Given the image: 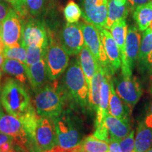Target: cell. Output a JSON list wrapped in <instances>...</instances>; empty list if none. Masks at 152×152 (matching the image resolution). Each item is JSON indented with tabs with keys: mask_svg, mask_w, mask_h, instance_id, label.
Returning <instances> with one entry per match:
<instances>
[{
	"mask_svg": "<svg viewBox=\"0 0 152 152\" xmlns=\"http://www.w3.org/2000/svg\"><path fill=\"white\" fill-rule=\"evenodd\" d=\"M0 102L4 109L17 118L22 116L33 106L26 87L11 77L6 79L4 83L0 93Z\"/></svg>",
	"mask_w": 152,
	"mask_h": 152,
	"instance_id": "1",
	"label": "cell"
},
{
	"mask_svg": "<svg viewBox=\"0 0 152 152\" xmlns=\"http://www.w3.org/2000/svg\"><path fill=\"white\" fill-rule=\"evenodd\" d=\"M64 96L56 80L54 83L44 85L35 92L33 106L40 117L54 118L63 112Z\"/></svg>",
	"mask_w": 152,
	"mask_h": 152,
	"instance_id": "2",
	"label": "cell"
},
{
	"mask_svg": "<svg viewBox=\"0 0 152 152\" xmlns=\"http://www.w3.org/2000/svg\"><path fill=\"white\" fill-rule=\"evenodd\" d=\"M47 68V78L56 80L69 64V55L52 32L49 31V44L44 56Z\"/></svg>",
	"mask_w": 152,
	"mask_h": 152,
	"instance_id": "3",
	"label": "cell"
},
{
	"mask_svg": "<svg viewBox=\"0 0 152 152\" xmlns=\"http://www.w3.org/2000/svg\"><path fill=\"white\" fill-rule=\"evenodd\" d=\"M64 83L76 103L81 107H86L88 105L89 88L78 58L71 61L64 76Z\"/></svg>",
	"mask_w": 152,
	"mask_h": 152,
	"instance_id": "4",
	"label": "cell"
},
{
	"mask_svg": "<svg viewBox=\"0 0 152 152\" xmlns=\"http://www.w3.org/2000/svg\"><path fill=\"white\" fill-rule=\"evenodd\" d=\"M58 145L64 149L76 147L82 141V132L78 122L70 113H65L52 118Z\"/></svg>",
	"mask_w": 152,
	"mask_h": 152,
	"instance_id": "5",
	"label": "cell"
},
{
	"mask_svg": "<svg viewBox=\"0 0 152 152\" xmlns=\"http://www.w3.org/2000/svg\"><path fill=\"white\" fill-rule=\"evenodd\" d=\"M49 44V31L41 19L28 16L23 18L21 42L25 48L39 47L46 49Z\"/></svg>",
	"mask_w": 152,
	"mask_h": 152,
	"instance_id": "6",
	"label": "cell"
},
{
	"mask_svg": "<svg viewBox=\"0 0 152 152\" xmlns=\"http://www.w3.org/2000/svg\"><path fill=\"white\" fill-rule=\"evenodd\" d=\"M78 23L83 32L85 46L90 49L99 65L108 69L111 73L109 61L97 28L94 25L87 21L82 20L78 22Z\"/></svg>",
	"mask_w": 152,
	"mask_h": 152,
	"instance_id": "7",
	"label": "cell"
},
{
	"mask_svg": "<svg viewBox=\"0 0 152 152\" xmlns=\"http://www.w3.org/2000/svg\"><path fill=\"white\" fill-rule=\"evenodd\" d=\"M115 92L130 109L137 103L142 94V87L135 77L121 75L113 79Z\"/></svg>",
	"mask_w": 152,
	"mask_h": 152,
	"instance_id": "8",
	"label": "cell"
},
{
	"mask_svg": "<svg viewBox=\"0 0 152 152\" xmlns=\"http://www.w3.org/2000/svg\"><path fill=\"white\" fill-rule=\"evenodd\" d=\"M58 39L69 56L79 54L85 46L83 32L78 23H67L60 31Z\"/></svg>",
	"mask_w": 152,
	"mask_h": 152,
	"instance_id": "9",
	"label": "cell"
},
{
	"mask_svg": "<svg viewBox=\"0 0 152 152\" xmlns=\"http://www.w3.org/2000/svg\"><path fill=\"white\" fill-rule=\"evenodd\" d=\"M23 18L13 8H10L2 21L1 37L5 47L20 45Z\"/></svg>",
	"mask_w": 152,
	"mask_h": 152,
	"instance_id": "10",
	"label": "cell"
},
{
	"mask_svg": "<svg viewBox=\"0 0 152 152\" xmlns=\"http://www.w3.org/2000/svg\"><path fill=\"white\" fill-rule=\"evenodd\" d=\"M82 15L85 21L96 28H104L108 16V0H81Z\"/></svg>",
	"mask_w": 152,
	"mask_h": 152,
	"instance_id": "11",
	"label": "cell"
},
{
	"mask_svg": "<svg viewBox=\"0 0 152 152\" xmlns=\"http://www.w3.org/2000/svg\"><path fill=\"white\" fill-rule=\"evenodd\" d=\"M35 141L41 152L58 146V138L52 118L39 117L35 131Z\"/></svg>",
	"mask_w": 152,
	"mask_h": 152,
	"instance_id": "12",
	"label": "cell"
},
{
	"mask_svg": "<svg viewBox=\"0 0 152 152\" xmlns=\"http://www.w3.org/2000/svg\"><path fill=\"white\" fill-rule=\"evenodd\" d=\"M0 132L12 136L20 147L28 150V137L22 123L14 115L4 113L0 102Z\"/></svg>",
	"mask_w": 152,
	"mask_h": 152,
	"instance_id": "13",
	"label": "cell"
},
{
	"mask_svg": "<svg viewBox=\"0 0 152 152\" xmlns=\"http://www.w3.org/2000/svg\"><path fill=\"white\" fill-rule=\"evenodd\" d=\"M104 51L109 61L112 74L116 73L121 67V59L120 51L113 36L108 30L104 28H97Z\"/></svg>",
	"mask_w": 152,
	"mask_h": 152,
	"instance_id": "14",
	"label": "cell"
},
{
	"mask_svg": "<svg viewBox=\"0 0 152 152\" xmlns=\"http://www.w3.org/2000/svg\"><path fill=\"white\" fill-rule=\"evenodd\" d=\"M141 35L140 30L134 25H131L127 30L125 39V56L127 64L131 71H133L134 64L138 58Z\"/></svg>",
	"mask_w": 152,
	"mask_h": 152,
	"instance_id": "15",
	"label": "cell"
},
{
	"mask_svg": "<svg viewBox=\"0 0 152 152\" xmlns=\"http://www.w3.org/2000/svg\"><path fill=\"white\" fill-rule=\"evenodd\" d=\"M130 13L128 0H108L107 20L104 28L110 30L114 23L126 19Z\"/></svg>",
	"mask_w": 152,
	"mask_h": 152,
	"instance_id": "16",
	"label": "cell"
},
{
	"mask_svg": "<svg viewBox=\"0 0 152 152\" xmlns=\"http://www.w3.org/2000/svg\"><path fill=\"white\" fill-rule=\"evenodd\" d=\"M104 121L110 137L115 139L118 142L126 137L132 131L129 120L119 119L108 113Z\"/></svg>",
	"mask_w": 152,
	"mask_h": 152,
	"instance_id": "17",
	"label": "cell"
},
{
	"mask_svg": "<svg viewBox=\"0 0 152 152\" xmlns=\"http://www.w3.org/2000/svg\"><path fill=\"white\" fill-rule=\"evenodd\" d=\"M107 73H111L106 68L99 66L97 71L93 76L88 92V105L91 109L96 112L99 105L100 90L102 83ZM112 75V74H111Z\"/></svg>",
	"mask_w": 152,
	"mask_h": 152,
	"instance_id": "18",
	"label": "cell"
},
{
	"mask_svg": "<svg viewBox=\"0 0 152 152\" xmlns=\"http://www.w3.org/2000/svg\"><path fill=\"white\" fill-rule=\"evenodd\" d=\"M109 84L110 94L109 113L113 116L118 118L119 119L129 120L128 116L130 114V107L117 94L112 78L110 79Z\"/></svg>",
	"mask_w": 152,
	"mask_h": 152,
	"instance_id": "19",
	"label": "cell"
},
{
	"mask_svg": "<svg viewBox=\"0 0 152 152\" xmlns=\"http://www.w3.org/2000/svg\"><path fill=\"white\" fill-rule=\"evenodd\" d=\"M28 80L33 90L36 92L45 85L47 77L46 64L42 59L31 66H26Z\"/></svg>",
	"mask_w": 152,
	"mask_h": 152,
	"instance_id": "20",
	"label": "cell"
},
{
	"mask_svg": "<svg viewBox=\"0 0 152 152\" xmlns=\"http://www.w3.org/2000/svg\"><path fill=\"white\" fill-rule=\"evenodd\" d=\"M78 59L89 88L93 76L97 71L99 65L94 58V57L93 56L90 49L86 46L83 47L81 52H80Z\"/></svg>",
	"mask_w": 152,
	"mask_h": 152,
	"instance_id": "21",
	"label": "cell"
},
{
	"mask_svg": "<svg viewBox=\"0 0 152 152\" xmlns=\"http://www.w3.org/2000/svg\"><path fill=\"white\" fill-rule=\"evenodd\" d=\"M111 78V73H107L101 87L99 105L96 111V125L103 123L106 114L109 113L110 84L109 80Z\"/></svg>",
	"mask_w": 152,
	"mask_h": 152,
	"instance_id": "22",
	"label": "cell"
},
{
	"mask_svg": "<svg viewBox=\"0 0 152 152\" xmlns=\"http://www.w3.org/2000/svg\"><path fill=\"white\" fill-rule=\"evenodd\" d=\"M152 147V128L141 122L136 130L134 138L135 152H147Z\"/></svg>",
	"mask_w": 152,
	"mask_h": 152,
	"instance_id": "23",
	"label": "cell"
},
{
	"mask_svg": "<svg viewBox=\"0 0 152 152\" xmlns=\"http://www.w3.org/2000/svg\"><path fill=\"white\" fill-rule=\"evenodd\" d=\"M1 71L13 76L22 84H26L28 80L26 65L18 60L5 58L1 66Z\"/></svg>",
	"mask_w": 152,
	"mask_h": 152,
	"instance_id": "24",
	"label": "cell"
},
{
	"mask_svg": "<svg viewBox=\"0 0 152 152\" xmlns=\"http://www.w3.org/2000/svg\"><path fill=\"white\" fill-rule=\"evenodd\" d=\"M133 18L140 31H144L149 28L152 21V1L137 7L133 11Z\"/></svg>",
	"mask_w": 152,
	"mask_h": 152,
	"instance_id": "25",
	"label": "cell"
},
{
	"mask_svg": "<svg viewBox=\"0 0 152 152\" xmlns=\"http://www.w3.org/2000/svg\"><path fill=\"white\" fill-rule=\"evenodd\" d=\"M151 53H152V30L148 28L144 30L140 41L137 58L140 66H146L147 58Z\"/></svg>",
	"mask_w": 152,
	"mask_h": 152,
	"instance_id": "26",
	"label": "cell"
},
{
	"mask_svg": "<svg viewBox=\"0 0 152 152\" xmlns=\"http://www.w3.org/2000/svg\"><path fill=\"white\" fill-rule=\"evenodd\" d=\"M80 152H108L109 142L99 140L90 134L83 139L80 143Z\"/></svg>",
	"mask_w": 152,
	"mask_h": 152,
	"instance_id": "27",
	"label": "cell"
},
{
	"mask_svg": "<svg viewBox=\"0 0 152 152\" xmlns=\"http://www.w3.org/2000/svg\"><path fill=\"white\" fill-rule=\"evenodd\" d=\"M25 2L30 16L39 18L46 11L48 0H25Z\"/></svg>",
	"mask_w": 152,
	"mask_h": 152,
	"instance_id": "28",
	"label": "cell"
},
{
	"mask_svg": "<svg viewBox=\"0 0 152 152\" xmlns=\"http://www.w3.org/2000/svg\"><path fill=\"white\" fill-rule=\"evenodd\" d=\"M3 55L6 58L16 59L26 64L27 51L26 48L23 47L21 45L14 47H5Z\"/></svg>",
	"mask_w": 152,
	"mask_h": 152,
	"instance_id": "29",
	"label": "cell"
},
{
	"mask_svg": "<svg viewBox=\"0 0 152 152\" xmlns=\"http://www.w3.org/2000/svg\"><path fill=\"white\" fill-rule=\"evenodd\" d=\"M64 16L67 23H75L78 22L82 15V10L78 4L71 0L66 4L64 10Z\"/></svg>",
	"mask_w": 152,
	"mask_h": 152,
	"instance_id": "30",
	"label": "cell"
},
{
	"mask_svg": "<svg viewBox=\"0 0 152 152\" xmlns=\"http://www.w3.org/2000/svg\"><path fill=\"white\" fill-rule=\"evenodd\" d=\"M46 49L39 47L28 46L26 48L27 56H26V66H31L39 61L43 59Z\"/></svg>",
	"mask_w": 152,
	"mask_h": 152,
	"instance_id": "31",
	"label": "cell"
},
{
	"mask_svg": "<svg viewBox=\"0 0 152 152\" xmlns=\"http://www.w3.org/2000/svg\"><path fill=\"white\" fill-rule=\"evenodd\" d=\"M122 152H135L134 151V132L132 130L126 137L119 141Z\"/></svg>",
	"mask_w": 152,
	"mask_h": 152,
	"instance_id": "32",
	"label": "cell"
},
{
	"mask_svg": "<svg viewBox=\"0 0 152 152\" xmlns=\"http://www.w3.org/2000/svg\"><path fill=\"white\" fill-rule=\"evenodd\" d=\"M12 6V8L18 13L22 18H25L30 16L26 7L25 0H5Z\"/></svg>",
	"mask_w": 152,
	"mask_h": 152,
	"instance_id": "33",
	"label": "cell"
},
{
	"mask_svg": "<svg viewBox=\"0 0 152 152\" xmlns=\"http://www.w3.org/2000/svg\"><path fill=\"white\" fill-rule=\"evenodd\" d=\"M93 135L99 140H103L106 142H109L110 135L108 129L106 126L105 121L103 123L96 125V130H95Z\"/></svg>",
	"mask_w": 152,
	"mask_h": 152,
	"instance_id": "34",
	"label": "cell"
},
{
	"mask_svg": "<svg viewBox=\"0 0 152 152\" xmlns=\"http://www.w3.org/2000/svg\"><path fill=\"white\" fill-rule=\"evenodd\" d=\"M108 152H122L121 148L120 147L119 142L118 140L110 137Z\"/></svg>",
	"mask_w": 152,
	"mask_h": 152,
	"instance_id": "35",
	"label": "cell"
},
{
	"mask_svg": "<svg viewBox=\"0 0 152 152\" xmlns=\"http://www.w3.org/2000/svg\"><path fill=\"white\" fill-rule=\"evenodd\" d=\"M129 3V7H130V11H134L137 7L140 6L144 5L145 4L150 2L151 0H128Z\"/></svg>",
	"mask_w": 152,
	"mask_h": 152,
	"instance_id": "36",
	"label": "cell"
},
{
	"mask_svg": "<svg viewBox=\"0 0 152 152\" xmlns=\"http://www.w3.org/2000/svg\"><path fill=\"white\" fill-rule=\"evenodd\" d=\"M9 9H10V7H9L7 4L0 0V20L1 21H3L4 19L7 16Z\"/></svg>",
	"mask_w": 152,
	"mask_h": 152,
	"instance_id": "37",
	"label": "cell"
},
{
	"mask_svg": "<svg viewBox=\"0 0 152 152\" xmlns=\"http://www.w3.org/2000/svg\"><path fill=\"white\" fill-rule=\"evenodd\" d=\"M144 123L148 127L152 128V100L151 104L149 106V109L147 110V113H146L145 118H144Z\"/></svg>",
	"mask_w": 152,
	"mask_h": 152,
	"instance_id": "38",
	"label": "cell"
},
{
	"mask_svg": "<svg viewBox=\"0 0 152 152\" xmlns=\"http://www.w3.org/2000/svg\"><path fill=\"white\" fill-rule=\"evenodd\" d=\"M14 140H15V139L12 136L0 132V145L3 143H5V142H11L14 141Z\"/></svg>",
	"mask_w": 152,
	"mask_h": 152,
	"instance_id": "39",
	"label": "cell"
},
{
	"mask_svg": "<svg viewBox=\"0 0 152 152\" xmlns=\"http://www.w3.org/2000/svg\"><path fill=\"white\" fill-rule=\"evenodd\" d=\"M146 66L148 68L149 71H150V73H151V76L152 78V53H151L148 56L147 62H146ZM151 92H152V83L151 85Z\"/></svg>",
	"mask_w": 152,
	"mask_h": 152,
	"instance_id": "40",
	"label": "cell"
},
{
	"mask_svg": "<svg viewBox=\"0 0 152 152\" xmlns=\"http://www.w3.org/2000/svg\"><path fill=\"white\" fill-rule=\"evenodd\" d=\"M5 48V45L4 44L2 39H1V36H0V54H1V53H3L4 52V49Z\"/></svg>",
	"mask_w": 152,
	"mask_h": 152,
	"instance_id": "41",
	"label": "cell"
},
{
	"mask_svg": "<svg viewBox=\"0 0 152 152\" xmlns=\"http://www.w3.org/2000/svg\"><path fill=\"white\" fill-rule=\"evenodd\" d=\"M4 58H5V57L4 56L3 53L0 54V67H1V66H2V64H3L4 61Z\"/></svg>",
	"mask_w": 152,
	"mask_h": 152,
	"instance_id": "42",
	"label": "cell"
},
{
	"mask_svg": "<svg viewBox=\"0 0 152 152\" xmlns=\"http://www.w3.org/2000/svg\"><path fill=\"white\" fill-rule=\"evenodd\" d=\"M16 152H29L28 151V150L23 149V148H22L21 147H19V148L17 150Z\"/></svg>",
	"mask_w": 152,
	"mask_h": 152,
	"instance_id": "43",
	"label": "cell"
},
{
	"mask_svg": "<svg viewBox=\"0 0 152 152\" xmlns=\"http://www.w3.org/2000/svg\"><path fill=\"white\" fill-rule=\"evenodd\" d=\"M1 29H2V21L0 20V36H1Z\"/></svg>",
	"mask_w": 152,
	"mask_h": 152,
	"instance_id": "44",
	"label": "cell"
},
{
	"mask_svg": "<svg viewBox=\"0 0 152 152\" xmlns=\"http://www.w3.org/2000/svg\"><path fill=\"white\" fill-rule=\"evenodd\" d=\"M149 27H150V28H151V30H152V21H151V23H150V26H149Z\"/></svg>",
	"mask_w": 152,
	"mask_h": 152,
	"instance_id": "45",
	"label": "cell"
},
{
	"mask_svg": "<svg viewBox=\"0 0 152 152\" xmlns=\"http://www.w3.org/2000/svg\"><path fill=\"white\" fill-rule=\"evenodd\" d=\"M147 152H152V147H151V149H150L148 150V151H147Z\"/></svg>",
	"mask_w": 152,
	"mask_h": 152,
	"instance_id": "46",
	"label": "cell"
},
{
	"mask_svg": "<svg viewBox=\"0 0 152 152\" xmlns=\"http://www.w3.org/2000/svg\"><path fill=\"white\" fill-rule=\"evenodd\" d=\"M1 71H0V80H1Z\"/></svg>",
	"mask_w": 152,
	"mask_h": 152,
	"instance_id": "47",
	"label": "cell"
},
{
	"mask_svg": "<svg viewBox=\"0 0 152 152\" xmlns=\"http://www.w3.org/2000/svg\"><path fill=\"white\" fill-rule=\"evenodd\" d=\"M151 1H152V0H151Z\"/></svg>",
	"mask_w": 152,
	"mask_h": 152,
	"instance_id": "48",
	"label": "cell"
}]
</instances>
